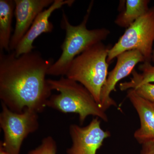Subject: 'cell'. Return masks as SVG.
Here are the masks:
<instances>
[{
  "mask_svg": "<svg viewBox=\"0 0 154 154\" xmlns=\"http://www.w3.org/2000/svg\"><path fill=\"white\" fill-rule=\"evenodd\" d=\"M14 1L0 0V51L11 52V26L15 10Z\"/></svg>",
  "mask_w": 154,
  "mask_h": 154,
  "instance_id": "7c38bea8",
  "label": "cell"
},
{
  "mask_svg": "<svg viewBox=\"0 0 154 154\" xmlns=\"http://www.w3.org/2000/svg\"><path fill=\"white\" fill-rule=\"evenodd\" d=\"M91 2L83 21L78 25H72L69 22L65 13L63 11L61 26L66 31V37L61 45V55L52 64L47 75L55 76H66L73 60L90 48L105 40L110 34L106 28L89 30L87 24L93 8Z\"/></svg>",
  "mask_w": 154,
  "mask_h": 154,
  "instance_id": "7a4b0ae2",
  "label": "cell"
},
{
  "mask_svg": "<svg viewBox=\"0 0 154 154\" xmlns=\"http://www.w3.org/2000/svg\"><path fill=\"white\" fill-rule=\"evenodd\" d=\"M111 47L101 42L90 48L73 60L65 76L85 87L99 105L109 73L107 60Z\"/></svg>",
  "mask_w": 154,
  "mask_h": 154,
  "instance_id": "277c9868",
  "label": "cell"
},
{
  "mask_svg": "<svg viewBox=\"0 0 154 154\" xmlns=\"http://www.w3.org/2000/svg\"><path fill=\"white\" fill-rule=\"evenodd\" d=\"M69 132L72 143L66 149L67 154H96L104 141L111 135L110 131L101 128L98 117L93 119L85 127L71 125Z\"/></svg>",
  "mask_w": 154,
  "mask_h": 154,
  "instance_id": "52a82bcc",
  "label": "cell"
},
{
  "mask_svg": "<svg viewBox=\"0 0 154 154\" xmlns=\"http://www.w3.org/2000/svg\"><path fill=\"white\" fill-rule=\"evenodd\" d=\"M74 0H54L48 8L44 10L34 20L28 32L19 42L14 52L17 57L31 52L34 49L33 43L35 39L43 33H51L54 29L53 25L49 19L55 10L64 5L72 6Z\"/></svg>",
  "mask_w": 154,
  "mask_h": 154,
  "instance_id": "30bf717a",
  "label": "cell"
},
{
  "mask_svg": "<svg viewBox=\"0 0 154 154\" xmlns=\"http://www.w3.org/2000/svg\"><path fill=\"white\" fill-rule=\"evenodd\" d=\"M140 154H154V141L142 145Z\"/></svg>",
  "mask_w": 154,
  "mask_h": 154,
  "instance_id": "e0dca14e",
  "label": "cell"
},
{
  "mask_svg": "<svg viewBox=\"0 0 154 154\" xmlns=\"http://www.w3.org/2000/svg\"><path fill=\"white\" fill-rule=\"evenodd\" d=\"M127 91V97L136 110L140 120V127L134 133L135 139L141 145L154 141V102L141 98L133 89Z\"/></svg>",
  "mask_w": 154,
  "mask_h": 154,
  "instance_id": "8fae6325",
  "label": "cell"
},
{
  "mask_svg": "<svg viewBox=\"0 0 154 154\" xmlns=\"http://www.w3.org/2000/svg\"><path fill=\"white\" fill-rule=\"evenodd\" d=\"M1 105L0 127L4 136L0 146L10 154H20L24 140L39 128L38 113L28 109L16 113L2 102Z\"/></svg>",
  "mask_w": 154,
  "mask_h": 154,
  "instance_id": "8992f818",
  "label": "cell"
},
{
  "mask_svg": "<svg viewBox=\"0 0 154 154\" xmlns=\"http://www.w3.org/2000/svg\"><path fill=\"white\" fill-rule=\"evenodd\" d=\"M117 62L114 68L108 73L106 83L102 88L100 106L106 111L111 106H117L110 95L116 91V86L120 80L132 73L139 63H144V57L136 50L128 51L116 57Z\"/></svg>",
  "mask_w": 154,
  "mask_h": 154,
  "instance_id": "ba28073f",
  "label": "cell"
},
{
  "mask_svg": "<svg viewBox=\"0 0 154 154\" xmlns=\"http://www.w3.org/2000/svg\"><path fill=\"white\" fill-rule=\"evenodd\" d=\"M152 60L154 62V49L153 51L152 54Z\"/></svg>",
  "mask_w": 154,
  "mask_h": 154,
  "instance_id": "d6986e66",
  "label": "cell"
},
{
  "mask_svg": "<svg viewBox=\"0 0 154 154\" xmlns=\"http://www.w3.org/2000/svg\"><path fill=\"white\" fill-rule=\"evenodd\" d=\"M57 145L51 136L44 138L41 143L36 148L31 150L27 154H57Z\"/></svg>",
  "mask_w": 154,
  "mask_h": 154,
  "instance_id": "9a60e30c",
  "label": "cell"
},
{
  "mask_svg": "<svg viewBox=\"0 0 154 154\" xmlns=\"http://www.w3.org/2000/svg\"><path fill=\"white\" fill-rule=\"evenodd\" d=\"M133 89L141 98L154 102V84L145 83L136 86Z\"/></svg>",
  "mask_w": 154,
  "mask_h": 154,
  "instance_id": "2e32d148",
  "label": "cell"
},
{
  "mask_svg": "<svg viewBox=\"0 0 154 154\" xmlns=\"http://www.w3.org/2000/svg\"><path fill=\"white\" fill-rule=\"evenodd\" d=\"M54 0H15L16 22L11 37V52L16 49L38 14L51 5Z\"/></svg>",
  "mask_w": 154,
  "mask_h": 154,
  "instance_id": "9c48e42d",
  "label": "cell"
},
{
  "mask_svg": "<svg viewBox=\"0 0 154 154\" xmlns=\"http://www.w3.org/2000/svg\"><path fill=\"white\" fill-rule=\"evenodd\" d=\"M0 154H10L7 151H6L1 146H0Z\"/></svg>",
  "mask_w": 154,
  "mask_h": 154,
  "instance_id": "ac0fdd59",
  "label": "cell"
},
{
  "mask_svg": "<svg viewBox=\"0 0 154 154\" xmlns=\"http://www.w3.org/2000/svg\"><path fill=\"white\" fill-rule=\"evenodd\" d=\"M52 63L34 50L19 57L0 52L1 102L16 113L43 112L52 95L45 77Z\"/></svg>",
  "mask_w": 154,
  "mask_h": 154,
  "instance_id": "6da1fadb",
  "label": "cell"
},
{
  "mask_svg": "<svg viewBox=\"0 0 154 154\" xmlns=\"http://www.w3.org/2000/svg\"><path fill=\"white\" fill-rule=\"evenodd\" d=\"M47 82L52 91L59 94L51 95L46 103L47 107L64 113L78 114L80 124H83L89 116L108 121L106 111L80 83L63 76L58 80L48 79Z\"/></svg>",
  "mask_w": 154,
  "mask_h": 154,
  "instance_id": "3957f363",
  "label": "cell"
},
{
  "mask_svg": "<svg viewBox=\"0 0 154 154\" xmlns=\"http://www.w3.org/2000/svg\"><path fill=\"white\" fill-rule=\"evenodd\" d=\"M149 0H127L126 8L116 19V25L123 28H128L138 19L148 11Z\"/></svg>",
  "mask_w": 154,
  "mask_h": 154,
  "instance_id": "4fadbf2b",
  "label": "cell"
},
{
  "mask_svg": "<svg viewBox=\"0 0 154 154\" xmlns=\"http://www.w3.org/2000/svg\"><path fill=\"white\" fill-rule=\"evenodd\" d=\"M154 42V7L129 26L108 51L107 62L110 64L119 54L136 50L150 63Z\"/></svg>",
  "mask_w": 154,
  "mask_h": 154,
  "instance_id": "5b68a950",
  "label": "cell"
},
{
  "mask_svg": "<svg viewBox=\"0 0 154 154\" xmlns=\"http://www.w3.org/2000/svg\"><path fill=\"white\" fill-rule=\"evenodd\" d=\"M138 69L141 73H139L134 69L131 73L132 77L130 81L120 83L119 87L122 91L133 89L142 84L154 82V66L150 63H143L139 66Z\"/></svg>",
  "mask_w": 154,
  "mask_h": 154,
  "instance_id": "5bb4252c",
  "label": "cell"
}]
</instances>
